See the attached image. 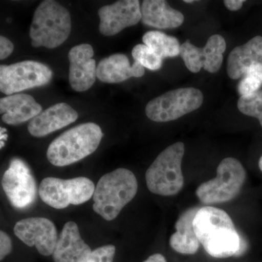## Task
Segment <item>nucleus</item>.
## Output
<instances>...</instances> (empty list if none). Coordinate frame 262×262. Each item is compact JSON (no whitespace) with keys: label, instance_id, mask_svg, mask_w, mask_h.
Wrapping results in <instances>:
<instances>
[{"label":"nucleus","instance_id":"obj_1","mask_svg":"<svg viewBox=\"0 0 262 262\" xmlns=\"http://www.w3.org/2000/svg\"><path fill=\"white\" fill-rule=\"evenodd\" d=\"M193 225L200 243L210 256L217 258L237 256L242 237L227 212L214 207H202Z\"/></svg>","mask_w":262,"mask_h":262},{"label":"nucleus","instance_id":"obj_2","mask_svg":"<svg viewBox=\"0 0 262 262\" xmlns=\"http://www.w3.org/2000/svg\"><path fill=\"white\" fill-rule=\"evenodd\" d=\"M137 191V179L130 170L120 168L106 173L95 189L94 211L105 220H115Z\"/></svg>","mask_w":262,"mask_h":262},{"label":"nucleus","instance_id":"obj_3","mask_svg":"<svg viewBox=\"0 0 262 262\" xmlns=\"http://www.w3.org/2000/svg\"><path fill=\"white\" fill-rule=\"evenodd\" d=\"M103 136L101 127L93 122L72 127L50 144L47 151L48 161L57 167L77 163L98 149Z\"/></svg>","mask_w":262,"mask_h":262},{"label":"nucleus","instance_id":"obj_4","mask_svg":"<svg viewBox=\"0 0 262 262\" xmlns=\"http://www.w3.org/2000/svg\"><path fill=\"white\" fill-rule=\"evenodd\" d=\"M72 20L70 12L59 3L46 0L37 7L30 27L33 47L53 49L61 46L70 36Z\"/></svg>","mask_w":262,"mask_h":262},{"label":"nucleus","instance_id":"obj_5","mask_svg":"<svg viewBox=\"0 0 262 262\" xmlns=\"http://www.w3.org/2000/svg\"><path fill=\"white\" fill-rule=\"evenodd\" d=\"M184 143L169 146L153 162L146 172V182L150 192L162 196L178 194L184 187L182 171Z\"/></svg>","mask_w":262,"mask_h":262},{"label":"nucleus","instance_id":"obj_6","mask_svg":"<svg viewBox=\"0 0 262 262\" xmlns=\"http://www.w3.org/2000/svg\"><path fill=\"white\" fill-rule=\"evenodd\" d=\"M216 173L215 179L203 183L196 189V196L203 204H218L232 201L241 192L246 181V170L235 158L222 160Z\"/></svg>","mask_w":262,"mask_h":262},{"label":"nucleus","instance_id":"obj_7","mask_svg":"<svg viewBox=\"0 0 262 262\" xmlns=\"http://www.w3.org/2000/svg\"><path fill=\"white\" fill-rule=\"evenodd\" d=\"M95 184L91 179L77 177L62 179L47 177L39 184V195L48 206L63 209L70 205L82 204L94 196Z\"/></svg>","mask_w":262,"mask_h":262},{"label":"nucleus","instance_id":"obj_8","mask_svg":"<svg viewBox=\"0 0 262 262\" xmlns=\"http://www.w3.org/2000/svg\"><path fill=\"white\" fill-rule=\"evenodd\" d=\"M203 102V94L194 88H183L168 91L150 101L146 115L154 122H165L177 120L195 111Z\"/></svg>","mask_w":262,"mask_h":262},{"label":"nucleus","instance_id":"obj_9","mask_svg":"<svg viewBox=\"0 0 262 262\" xmlns=\"http://www.w3.org/2000/svg\"><path fill=\"white\" fill-rule=\"evenodd\" d=\"M53 72L40 62L24 61L0 66V91L8 96L41 87L51 82Z\"/></svg>","mask_w":262,"mask_h":262},{"label":"nucleus","instance_id":"obj_10","mask_svg":"<svg viewBox=\"0 0 262 262\" xmlns=\"http://www.w3.org/2000/svg\"><path fill=\"white\" fill-rule=\"evenodd\" d=\"M3 190L11 204L17 208H27L34 203L37 185L30 170L23 160L14 159L3 175Z\"/></svg>","mask_w":262,"mask_h":262},{"label":"nucleus","instance_id":"obj_11","mask_svg":"<svg viewBox=\"0 0 262 262\" xmlns=\"http://www.w3.org/2000/svg\"><path fill=\"white\" fill-rule=\"evenodd\" d=\"M226 41L220 34L209 37L204 48L196 47L189 40L181 45L180 56L188 70L198 73L204 69L210 73H215L220 70L223 63Z\"/></svg>","mask_w":262,"mask_h":262},{"label":"nucleus","instance_id":"obj_12","mask_svg":"<svg viewBox=\"0 0 262 262\" xmlns=\"http://www.w3.org/2000/svg\"><path fill=\"white\" fill-rule=\"evenodd\" d=\"M14 234L22 242L35 246L42 256H51L54 252L58 237L56 226L48 219L31 217L15 224Z\"/></svg>","mask_w":262,"mask_h":262},{"label":"nucleus","instance_id":"obj_13","mask_svg":"<svg viewBox=\"0 0 262 262\" xmlns=\"http://www.w3.org/2000/svg\"><path fill=\"white\" fill-rule=\"evenodd\" d=\"M98 14L100 32L104 36H114L141 21L140 3L138 0L117 1L100 8Z\"/></svg>","mask_w":262,"mask_h":262},{"label":"nucleus","instance_id":"obj_14","mask_svg":"<svg viewBox=\"0 0 262 262\" xmlns=\"http://www.w3.org/2000/svg\"><path fill=\"white\" fill-rule=\"evenodd\" d=\"M94 49L89 44H81L69 52L70 62L69 80L72 89L77 92H83L91 89L96 77V61L93 59Z\"/></svg>","mask_w":262,"mask_h":262},{"label":"nucleus","instance_id":"obj_15","mask_svg":"<svg viewBox=\"0 0 262 262\" xmlns=\"http://www.w3.org/2000/svg\"><path fill=\"white\" fill-rule=\"evenodd\" d=\"M78 117L77 111L67 103H56L32 119L28 130L34 137H43L73 123Z\"/></svg>","mask_w":262,"mask_h":262},{"label":"nucleus","instance_id":"obj_16","mask_svg":"<svg viewBox=\"0 0 262 262\" xmlns=\"http://www.w3.org/2000/svg\"><path fill=\"white\" fill-rule=\"evenodd\" d=\"M92 250L81 237L77 224L66 223L58 237L53 258L54 262H84Z\"/></svg>","mask_w":262,"mask_h":262},{"label":"nucleus","instance_id":"obj_17","mask_svg":"<svg viewBox=\"0 0 262 262\" xmlns=\"http://www.w3.org/2000/svg\"><path fill=\"white\" fill-rule=\"evenodd\" d=\"M144 67L138 61L130 65L128 58L122 53H117L103 58L97 66L96 75L100 81L106 83H119L130 77L144 75Z\"/></svg>","mask_w":262,"mask_h":262},{"label":"nucleus","instance_id":"obj_18","mask_svg":"<svg viewBox=\"0 0 262 262\" xmlns=\"http://www.w3.org/2000/svg\"><path fill=\"white\" fill-rule=\"evenodd\" d=\"M42 110L41 105L29 94L10 95L0 99L2 120L8 125H20L32 120L42 113Z\"/></svg>","mask_w":262,"mask_h":262},{"label":"nucleus","instance_id":"obj_19","mask_svg":"<svg viewBox=\"0 0 262 262\" xmlns=\"http://www.w3.org/2000/svg\"><path fill=\"white\" fill-rule=\"evenodd\" d=\"M262 67V37L256 36L246 44L234 48L227 59V75L237 80L254 66Z\"/></svg>","mask_w":262,"mask_h":262},{"label":"nucleus","instance_id":"obj_20","mask_svg":"<svg viewBox=\"0 0 262 262\" xmlns=\"http://www.w3.org/2000/svg\"><path fill=\"white\" fill-rule=\"evenodd\" d=\"M141 21L148 27L174 29L184 23V15L163 0H145L141 5Z\"/></svg>","mask_w":262,"mask_h":262},{"label":"nucleus","instance_id":"obj_21","mask_svg":"<svg viewBox=\"0 0 262 262\" xmlns=\"http://www.w3.org/2000/svg\"><path fill=\"white\" fill-rule=\"evenodd\" d=\"M200 208L193 207L179 216L175 227L177 232L170 238V246L181 254L193 255L200 248L199 239L194 231L193 221Z\"/></svg>","mask_w":262,"mask_h":262},{"label":"nucleus","instance_id":"obj_22","mask_svg":"<svg viewBox=\"0 0 262 262\" xmlns=\"http://www.w3.org/2000/svg\"><path fill=\"white\" fill-rule=\"evenodd\" d=\"M143 42L162 58L180 54V43L177 38L159 31H150L142 38Z\"/></svg>","mask_w":262,"mask_h":262},{"label":"nucleus","instance_id":"obj_23","mask_svg":"<svg viewBox=\"0 0 262 262\" xmlns=\"http://www.w3.org/2000/svg\"><path fill=\"white\" fill-rule=\"evenodd\" d=\"M237 108L244 115L257 118L262 127V91L241 96Z\"/></svg>","mask_w":262,"mask_h":262},{"label":"nucleus","instance_id":"obj_24","mask_svg":"<svg viewBox=\"0 0 262 262\" xmlns=\"http://www.w3.org/2000/svg\"><path fill=\"white\" fill-rule=\"evenodd\" d=\"M132 56L135 61L148 70H158L163 65V58L144 44L137 45L133 48Z\"/></svg>","mask_w":262,"mask_h":262},{"label":"nucleus","instance_id":"obj_25","mask_svg":"<svg viewBox=\"0 0 262 262\" xmlns=\"http://www.w3.org/2000/svg\"><path fill=\"white\" fill-rule=\"evenodd\" d=\"M261 85L262 67L256 65L250 68L243 77L237 86V91L241 96H246L257 92Z\"/></svg>","mask_w":262,"mask_h":262},{"label":"nucleus","instance_id":"obj_26","mask_svg":"<svg viewBox=\"0 0 262 262\" xmlns=\"http://www.w3.org/2000/svg\"><path fill=\"white\" fill-rule=\"evenodd\" d=\"M115 251L113 245L101 246L92 251L84 262H113Z\"/></svg>","mask_w":262,"mask_h":262},{"label":"nucleus","instance_id":"obj_27","mask_svg":"<svg viewBox=\"0 0 262 262\" xmlns=\"http://www.w3.org/2000/svg\"><path fill=\"white\" fill-rule=\"evenodd\" d=\"M11 239L5 232L1 231L0 232V259L1 261H3L11 252Z\"/></svg>","mask_w":262,"mask_h":262},{"label":"nucleus","instance_id":"obj_28","mask_svg":"<svg viewBox=\"0 0 262 262\" xmlns=\"http://www.w3.org/2000/svg\"><path fill=\"white\" fill-rule=\"evenodd\" d=\"M14 46L8 38L1 36L0 37V59L8 58L13 53Z\"/></svg>","mask_w":262,"mask_h":262},{"label":"nucleus","instance_id":"obj_29","mask_svg":"<svg viewBox=\"0 0 262 262\" xmlns=\"http://www.w3.org/2000/svg\"><path fill=\"white\" fill-rule=\"evenodd\" d=\"M245 1L244 0H226L224 1V4L227 7V9L231 11H237L243 7Z\"/></svg>","mask_w":262,"mask_h":262},{"label":"nucleus","instance_id":"obj_30","mask_svg":"<svg viewBox=\"0 0 262 262\" xmlns=\"http://www.w3.org/2000/svg\"><path fill=\"white\" fill-rule=\"evenodd\" d=\"M143 262H167V261L163 255L160 254V253H155Z\"/></svg>","mask_w":262,"mask_h":262},{"label":"nucleus","instance_id":"obj_31","mask_svg":"<svg viewBox=\"0 0 262 262\" xmlns=\"http://www.w3.org/2000/svg\"><path fill=\"white\" fill-rule=\"evenodd\" d=\"M258 166H259L260 170H261L262 172V156L261 158H260L259 162H258Z\"/></svg>","mask_w":262,"mask_h":262},{"label":"nucleus","instance_id":"obj_32","mask_svg":"<svg viewBox=\"0 0 262 262\" xmlns=\"http://www.w3.org/2000/svg\"><path fill=\"white\" fill-rule=\"evenodd\" d=\"M194 1H193V0H184V3H194Z\"/></svg>","mask_w":262,"mask_h":262}]
</instances>
